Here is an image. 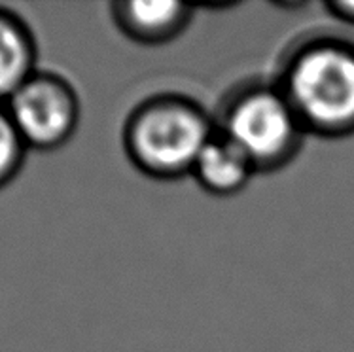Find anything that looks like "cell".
Returning <instances> with one entry per match:
<instances>
[{
  "mask_svg": "<svg viewBox=\"0 0 354 352\" xmlns=\"http://www.w3.org/2000/svg\"><path fill=\"white\" fill-rule=\"evenodd\" d=\"M258 173L284 169L296 158L307 135L294 108L275 84L250 82L225 97L214 120Z\"/></svg>",
  "mask_w": 354,
  "mask_h": 352,
  "instance_id": "cell-3",
  "label": "cell"
},
{
  "mask_svg": "<svg viewBox=\"0 0 354 352\" xmlns=\"http://www.w3.org/2000/svg\"><path fill=\"white\" fill-rule=\"evenodd\" d=\"M4 106L29 150H57L78 129V93L55 72H35Z\"/></svg>",
  "mask_w": 354,
  "mask_h": 352,
  "instance_id": "cell-4",
  "label": "cell"
},
{
  "mask_svg": "<svg viewBox=\"0 0 354 352\" xmlns=\"http://www.w3.org/2000/svg\"><path fill=\"white\" fill-rule=\"evenodd\" d=\"M216 133V122L189 97L153 95L123 125V148L140 173L158 180L192 174L199 154Z\"/></svg>",
  "mask_w": 354,
  "mask_h": 352,
  "instance_id": "cell-2",
  "label": "cell"
},
{
  "mask_svg": "<svg viewBox=\"0 0 354 352\" xmlns=\"http://www.w3.org/2000/svg\"><path fill=\"white\" fill-rule=\"evenodd\" d=\"M27 144L15 129L4 104H0V189L21 173L27 158Z\"/></svg>",
  "mask_w": 354,
  "mask_h": 352,
  "instance_id": "cell-8",
  "label": "cell"
},
{
  "mask_svg": "<svg viewBox=\"0 0 354 352\" xmlns=\"http://www.w3.org/2000/svg\"><path fill=\"white\" fill-rule=\"evenodd\" d=\"M112 21L122 35L142 46H161L188 29L194 12L184 2L173 0H118Z\"/></svg>",
  "mask_w": 354,
  "mask_h": 352,
  "instance_id": "cell-5",
  "label": "cell"
},
{
  "mask_svg": "<svg viewBox=\"0 0 354 352\" xmlns=\"http://www.w3.org/2000/svg\"><path fill=\"white\" fill-rule=\"evenodd\" d=\"M37 57V40L29 23L0 6V104L38 71Z\"/></svg>",
  "mask_w": 354,
  "mask_h": 352,
  "instance_id": "cell-7",
  "label": "cell"
},
{
  "mask_svg": "<svg viewBox=\"0 0 354 352\" xmlns=\"http://www.w3.org/2000/svg\"><path fill=\"white\" fill-rule=\"evenodd\" d=\"M277 86L307 133L324 138L354 135V44L339 36H315L297 44Z\"/></svg>",
  "mask_w": 354,
  "mask_h": 352,
  "instance_id": "cell-1",
  "label": "cell"
},
{
  "mask_svg": "<svg viewBox=\"0 0 354 352\" xmlns=\"http://www.w3.org/2000/svg\"><path fill=\"white\" fill-rule=\"evenodd\" d=\"M258 174L252 161L222 133H214L197 158L192 176L216 197H232L243 192Z\"/></svg>",
  "mask_w": 354,
  "mask_h": 352,
  "instance_id": "cell-6",
  "label": "cell"
},
{
  "mask_svg": "<svg viewBox=\"0 0 354 352\" xmlns=\"http://www.w3.org/2000/svg\"><path fill=\"white\" fill-rule=\"evenodd\" d=\"M326 10L339 21L354 27V0H332L326 2Z\"/></svg>",
  "mask_w": 354,
  "mask_h": 352,
  "instance_id": "cell-9",
  "label": "cell"
}]
</instances>
